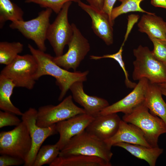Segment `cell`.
I'll return each instance as SVG.
<instances>
[{
    "label": "cell",
    "instance_id": "1",
    "mask_svg": "<svg viewBox=\"0 0 166 166\" xmlns=\"http://www.w3.org/2000/svg\"><path fill=\"white\" fill-rule=\"evenodd\" d=\"M28 48L38 63L37 80L42 76L47 75L54 77L56 79V84L60 90L59 101L62 100L70 86L74 82L77 81L83 82L86 81L89 73L88 70L84 72L69 71L57 64L53 61V57L50 54L34 48L30 44H28Z\"/></svg>",
    "mask_w": 166,
    "mask_h": 166
},
{
    "label": "cell",
    "instance_id": "2",
    "mask_svg": "<svg viewBox=\"0 0 166 166\" xmlns=\"http://www.w3.org/2000/svg\"><path fill=\"white\" fill-rule=\"evenodd\" d=\"M133 53L136 58L133 63L134 80L145 78L154 84L166 82V64L156 58L148 47L140 45Z\"/></svg>",
    "mask_w": 166,
    "mask_h": 166
},
{
    "label": "cell",
    "instance_id": "3",
    "mask_svg": "<svg viewBox=\"0 0 166 166\" xmlns=\"http://www.w3.org/2000/svg\"><path fill=\"white\" fill-rule=\"evenodd\" d=\"M122 120L138 127L152 147H158L159 136L166 133L165 122L159 117L149 112L144 101L130 113L124 114Z\"/></svg>",
    "mask_w": 166,
    "mask_h": 166
},
{
    "label": "cell",
    "instance_id": "4",
    "mask_svg": "<svg viewBox=\"0 0 166 166\" xmlns=\"http://www.w3.org/2000/svg\"><path fill=\"white\" fill-rule=\"evenodd\" d=\"M111 147L85 130L72 137L60 151L58 156L81 154L100 157L110 162Z\"/></svg>",
    "mask_w": 166,
    "mask_h": 166
},
{
    "label": "cell",
    "instance_id": "5",
    "mask_svg": "<svg viewBox=\"0 0 166 166\" xmlns=\"http://www.w3.org/2000/svg\"><path fill=\"white\" fill-rule=\"evenodd\" d=\"M38 62L31 54L18 55L10 64L6 65L0 75L11 80L16 87L32 89L37 80Z\"/></svg>",
    "mask_w": 166,
    "mask_h": 166
},
{
    "label": "cell",
    "instance_id": "6",
    "mask_svg": "<svg viewBox=\"0 0 166 166\" xmlns=\"http://www.w3.org/2000/svg\"><path fill=\"white\" fill-rule=\"evenodd\" d=\"M32 147L28 129L22 121L13 129L0 133V154H7L25 161Z\"/></svg>",
    "mask_w": 166,
    "mask_h": 166
},
{
    "label": "cell",
    "instance_id": "7",
    "mask_svg": "<svg viewBox=\"0 0 166 166\" xmlns=\"http://www.w3.org/2000/svg\"><path fill=\"white\" fill-rule=\"evenodd\" d=\"M53 11L51 9L46 8L39 12L36 18L27 21L12 22L9 27L18 30L25 38L33 41L38 49L45 52L46 47L45 42Z\"/></svg>",
    "mask_w": 166,
    "mask_h": 166
},
{
    "label": "cell",
    "instance_id": "8",
    "mask_svg": "<svg viewBox=\"0 0 166 166\" xmlns=\"http://www.w3.org/2000/svg\"><path fill=\"white\" fill-rule=\"evenodd\" d=\"M72 2H69L64 5L47 30L46 39L56 57L63 54L64 48L68 45L73 34L72 25L69 24L68 19L69 10Z\"/></svg>",
    "mask_w": 166,
    "mask_h": 166
},
{
    "label": "cell",
    "instance_id": "9",
    "mask_svg": "<svg viewBox=\"0 0 166 166\" xmlns=\"http://www.w3.org/2000/svg\"><path fill=\"white\" fill-rule=\"evenodd\" d=\"M37 111L36 124L41 127H47L78 114L86 113L83 108L74 103L71 95L56 105L42 106Z\"/></svg>",
    "mask_w": 166,
    "mask_h": 166
},
{
    "label": "cell",
    "instance_id": "10",
    "mask_svg": "<svg viewBox=\"0 0 166 166\" xmlns=\"http://www.w3.org/2000/svg\"><path fill=\"white\" fill-rule=\"evenodd\" d=\"M73 34L67 45V51L61 56L53 57L54 62L58 65L68 70L72 69L76 71L81 61L90 50L88 40L84 37L75 24H71Z\"/></svg>",
    "mask_w": 166,
    "mask_h": 166
},
{
    "label": "cell",
    "instance_id": "11",
    "mask_svg": "<svg viewBox=\"0 0 166 166\" xmlns=\"http://www.w3.org/2000/svg\"><path fill=\"white\" fill-rule=\"evenodd\" d=\"M37 111L35 108H30L22 116V121L28 129L32 141L31 151L24 166H33L37 153L44 141L57 133L56 124L47 127H41L37 125Z\"/></svg>",
    "mask_w": 166,
    "mask_h": 166
},
{
    "label": "cell",
    "instance_id": "12",
    "mask_svg": "<svg viewBox=\"0 0 166 166\" xmlns=\"http://www.w3.org/2000/svg\"><path fill=\"white\" fill-rule=\"evenodd\" d=\"M149 82L146 78L139 80L133 90L122 99L104 109L99 114L107 115L121 112L127 114L143 102L145 93Z\"/></svg>",
    "mask_w": 166,
    "mask_h": 166
},
{
    "label": "cell",
    "instance_id": "13",
    "mask_svg": "<svg viewBox=\"0 0 166 166\" xmlns=\"http://www.w3.org/2000/svg\"><path fill=\"white\" fill-rule=\"evenodd\" d=\"M78 6L89 16L91 19L92 28L94 33L108 45L113 42V24L108 15L89 4L82 2H77Z\"/></svg>",
    "mask_w": 166,
    "mask_h": 166
},
{
    "label": "cell",
    "instance_id": "14",
    "mask_svg": "<svg viewBox=\"0 0 166 166\" xmlns=\"http://www.w3.org/2000/svg\"><path fill=\"white\" fill-rule=\"evenodd\" d=\"M94 118L84 113L57 123L56 128L59 138L56 144L60 151L71 138L85 130Z\"/></svg>",
    "mask_w": 166,
    "mask_h": 166
},
{
    "label": "cell",
    "instance_id": "15",
    "mask_svg": "<svg viewBox=\"0 0 166 166\" xmlns=\"http://www.w3.org/2000/svg\"><path fill=\"white\" fill-rule=\"evenodd\" d=\"M121 120L117 113L99 114L94 117L85 130L105 141L116 134L119 128Z\"/></svg>",
    "mask_w": 166,
    "mask_h": 166
},
{
    "label": "cell",
    "instance_id": "16",
    "mask_svg": "<svg viewBox=\"0 0 166 166\" xmlns=\"http://www.w3.org/2000/svg\"><path fill=\"white\" fill-rule=\"evenodd\" d=\"M69 90L74 101L83 108L86 113L93 117L99 115L102 110L109 105L108 101L103 98L86 94L82 81L74 82Z\"/></svg>",
    "mask_w": 166,
    "mask_h": 166
},
{
    "label": "cell",
    "instance_id": "17",
    "mask_svg": "<svg viewBox=\"0 0 166 166\" xmlns=\"http://www.w3.org/2000/svg\"><path fill=\"white\" fill-rule=\"evenodd\" d=\"M105 141L111 147L118 142H125L152 147L146 140L142 131L136 125L121 120L116 134Z\"/></svg>",
    "mask_w": 166,
    "mask_h": 166
},
{
    "label": "cell",
    "instance_id": "18",
    "mask_svg": "<svg viewBox=\"0 0 166 166\" xmlns=\"http://www.w3.org/2000/svg\"><path fill=\"white\" fill-rule=\"evenodd\" d=\"M162 95L159 85L149 81L145 93L144 103L151 113L162 119L166 124V103Z\"/></svg>",
    "mask_w": 166,
    "mask_h": 166
},
{
    "label": "cell",
    "instance_id": "19",
    "mask_svg": "<svg viewBox=\"0 0 166 166\" xmlns=\"http://www.w3.org/2000/svg\"><path fill=\"white\" fill-rule=\"evenodd\" d=\"M137 26L139 31L149 38L166 39V22L155 13L143 14Z\"/></svg>",
    "mask_w": 166,
    "mask_h": 166
},
{
    "label": "cell",
    "instance_id": "20",
    "mask_svg": "<svg viewBox=\"0 0 166 166\" xmlns=\"http://www.w3.org/2000/svg\"><path fill=\"white\" fill-rule=\"evenodd\" d=\"M110 162L99 157L81 154L58 156L49 166H111Z\"/></svg>",
    "mask_w": 166,
    "mask_h": 166
},
{
    "label": "cell",
    "instance_id": "21",
    "mask_svg": "<svg viewBox=\"0 0 166 166\" xmlns=\"http://www.w3.org/2000/svg\"><path fill=\"white\" fill-rule=\"evenodd\" d=\"M113 146L122 148L136 157L146 161L150 166H155L157 158L164 150L159 147H148L142 145L118 142Z\"/></svg>",
    "mask_w": 166,
    "mask_h": 166
},
{
    "label": "cell",
    "instance_id": "22",
    "mask_svg": "<svg viewBox=\"0 0 166 166\" xmlns=\"http://www.w3.org/2000/svg\"><path fill=\"white\" fill-rule=\"evenodd\" d=\"M15 87V85L11 80L0 75V109L22 116L23 113L15 107L10 100Z\"/></svg>",
    "mask_w": 166,
    "mask_h": 166
},
{
    "label": "cell",
    "instance_id": "23",
    "mask_svg": "<svg viewBox=\"0 0 166 166\" xmlns=\"http://www.w3.org/2000/svg\"><path fill=\"white\" fill-rule=\"evenodd\" d=\"M22 9L10 0H0V28L6 22L24 20Z\"/></svg>",
    "mask_w": 166,
    "mask_h": 166
},
{
    "label": "cell",
    "instance_id": "24",
    "mask_svg": "<svg viewBox=\"0 0 166 166\" xmlns=\"http://www.w3.org/2000/svg\"><path fill=\"white\" fill-rule=\"evenodd\" d=\"M19 42H0V64L7 65L11 63L23 49Z\"/></svg>",
    "mask_w": 166,
    "mask_h": 166
},
{
    "label": "cell",
    "instance_id": "25",
    "mask_svg": "<svg viewBox=\"0 0 166 166\" xmlns=\"http://www.w3.org/2000/svg\"><path fill=\"white\" fill-rule=\"evenodd\" d=\"M60 151L56 144L41 147L37 153L33 166H41L45 164L49 165L58 156Z\"/></svg>",
    "mask_w": 166,
    "mask_h": 166
},
{
    "label": "cell",
    "instance_id": "26",
    "mask_svg": "<svg viewBox=\"0 0 166 166\" xmlns=\"http://www.w3.org/2000/svg\"><path fill=\"white\" fill-rule=\"evenodd\" d=\"M121 4L113 8L111 14V20L114 24L115 20L120 15L131 12H139L148 14H153L143 9L140 6L141 2L144 0H117Z\"/></svg>",
    "mask_w": 166,
    "mask_h": 166
},
{
    "label": "cell",
    "instance_id": "27",
    "mask_svg": "<svg viewBox=\"0 0 166 166\" xmlns=\"http://www.w3.org/2000/svg\"><path fill=\"white\" fill-rule=\"evenodd\" d=\"M124 44V43H123L118 51L115 53L104 55L102 56L92 55L90 56V59L97 60L103 58H110L115 60L119 64L124 72L125 77L124 82L125 85L128 88L133 89L137 84L132 82L129 79L128 73L126 69L125 63L122 58V54Z\"/></svg>",
    "mask_w": 166,
    "mask_h": 166
},
{
    "label": "cell",
    "instance_id": "28",
    "mask_svg": "<svg viewBox=\"0 0 166 166\" xmlns=\"http://www.w3.org/2000/svg\"><path fill=\"white\" fill-rule=\"evenodd\" d=\"M81 0H25L26 3H34L39 5L41 7L49 8L53 11L58 14L61 10L64 5L69 2H77Z\"/></svg>",
    "mask_w": 166,
    "mask_h": 166
},
{
    "label": "cell",
    "instance_id": "29",
    "mask_svg": "<svg viewBox=\"0 0 166 166\" xmlns=\"http://www.w3.org/2000/svg\"><path fill=\"white\" fill-rule=\"evenodd\" d=\"M149 38L153 45V54L158 60L166 64V39Z\"/></svg>",
    "mask_w": 166,
    "mask_h": 166
},
{
    "label": "cell",
    "instance_id": "30",
    "mask_svg": "<svg viewBox=\"0 0 166 166\" xmlns=\"http://www.w3.org/2000/svg\"><path fill=\"white\" fill-rule=\"evenodd\" d=\"M16 114L7 112L0 111V128L7 126H17L22 122Z\"/></svg>",
    "mask_w": 166,
    "mask_h": 166
},
{
    "label": "cell",
    "instance_id": "31",
    "mask_svg": "<svg viewBox=\"0 0 166 166\" xmlns=\"http://www.w3.org/2000/svg\"><path fill=\"white\" fill-rule=\"evenodd\" d=\"M25 163L23 159L9 155L1 154L0 156V166H19Z\"/></svg>",
    "mask_w": 166,
    "mask_h": 166
},
{
    "label": "cell",
    "instance_id": "32",
    "mask_svg": "<svg viewBox=\"0 0 166 166\" xmlns=\"http://www.w3.org/2000/svg\"><path fill=\"white\" fill-rule=\"evenodd\" d=\"M117 0H104L102 11L108 15L110 20L111 12Z\"/></svg>",
    "mask_w": 166,
    "mask_h": 166
},
{
    "label": "cell",
    "instance_id": "33",
    "mask_svg": "<svg viewBox=\"0 0 166 166\" xmlns=\"http://www.w3.org/2000/svg\"><path fill=\"white\" fill-rule=\"evenodd\" d=\"M89 4L95 9L102 11L104 0H86Z\"/></svg>",
    "mask_w": 166,
    "mask_h": 166
},
{
    "label": "cell",
    "instance_id": "34",
    "mask_svg": "<svg viewBox=\"0 0 166 166\" xmlns=\"http://www.w3.org/2000/svg\"><path fill=\"white\" fill-rule=\"evenodd\" d=\"M151 3L155 7L166 9V0H151Z\"/></svg>",
    "mask_w": 166,
    "mask_h": 166
},
{
    "label": "cell",
    "instance_id": "35",
    "mask_svg": "<svg viewBox=\"0 0 166 166\" xmlns=\"http://www.w3.org/2000/svg\"><path fill=\"white\" fill-rule=\"evenodd\" d=\"M160 88L162 95L166 96V89L161 88V87Z\"/></svg>",
    "mask_w": 166,
    "mask_h": 166
},
{
    "label": "cell",
    "instance_id": "36",
    "mask_svg": "<svg viewBox=\"0 0 166 166\" xmlns=\"http://www.w3.org/2000/svg\"><path fill=\"white\" fill-rule=\"evenodd\" d=\"M161 88L166 89V82L158 84Z\"/></svg>",
    "mask_w": 166,
    "mask_h": 166
}]
</instances>
